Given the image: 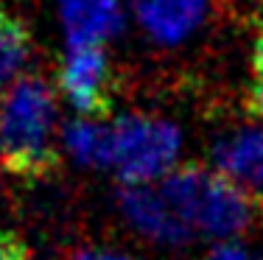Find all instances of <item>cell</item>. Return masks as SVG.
Instances as JSON below:
<instances>
[{"label":"cell","instance_id":"obj_1","mask_svg":"<svg viewBox=\"0 0 263 260\" xmlns=\"http://www.w3.org/2000/svg\"><path fill=\"white\" fill-rule=\"evenodd\" d=\"M56 101L42 76H20L0 92V168L17 176H45L56 168Z\"/></svg>","mask_w":263,"mask_h":260},{"label":"cell","instance_id":"obj_2","mask_svg":"<svg viewBox=\"0 0 263 260\" xmlns=\"http://www.w3.org/2000/svg\"><path fill=\"white\" fill-rule=\"evenodd\" d=\"M160 193L191 230L210 238H233L252 221V199L247 190L218 171L199 165L174 168L162 179Z\"/></svg>","mask_w":263,"mask_h":260},{"label":"cell","instance_id":"obj_3","mask_svg":"<svg viewBox=\"0 0 263 260\" xmlns=\"http://www.w3.org/2000/svg\"><path fill=\"white\" fill-rule=\"evenodd\" d=\"M179 129L168 121L126 115L112 123V168L126 185L168 176L179 157Z\"/></svg>","mask_w":263,"mask_h":260},{"label":"cell","instance_id":"obj_4","mask_svg":"<svg viewBox=\"0 0 263 260\" xmlns=\"http://www.w3.org/2000/svg\"><path fill=\"white\" fill-rule=\"evenodd\" d=\"M59 87L81 117L101 121L112 109V73L101 45L70 48L59 70Z\"/></svg>","mask_w":263,"mask_h":260},{"label":"cell","instance_id":"obj_5","mask_svg":"<svg viewBox=\"0 0 263 260\" xmlns=\"http://www.w3.org/2000/svg\"><path fill=\"white\" fill-rule=\"evenodd\" d=\"M118 210L137 232L157 244L179 246L191 238V227L174 213L165 196L148 185H123L118 190Z\"/></svg>","mask_w":263,"mask_h":260},{"label":"cell","instance_id":"obj_6","mask_svg":"<svg viewBox=\"0 0 263 260\" xmlns=\"http://www.w3.org/2000/svg\"><path fill=\"white\" fill-rule=\"evenodd\" d=\"M140 28L160 45L191 39L204 23L208 0H129Z\"/></svg>","mask_w":263,"mask_h":260},{"label":"cell","instance_id":"obj_7","mask_svg":"<svg viewBox=\"0 0 263 260\" xmlns=\"http://www.w3.org/2000/svg\"><path fill=\"white\" fill-rule=\"evenodd\" d=\"M67 48L104 45L123 28L121 0H59Z\"/></svg>","mask_w":263,"mask_h":260},{"label":"cell","instance_id":"obj_8","mask_svg":"<svg viewBox=\"0 0 263 260\" xmlns=\"http://www.w3.org/2000/svg\"><path fill=\"white\" fill-rule=\"evenodd\" d=\"M216 171L247 190L263 193V129H243L213 146Z\"/></svg>","mask_w":263,"mask_h":260},{"label":"cell","instance_id":"obj_9","mask_svg":"<svg viewBox=\"0 0 263 260\" xmlns=\"http://www.w3.org/2000/svg\"><path fill=\"white\" fill-rule=\"evenodd\" d=\"M70 157L90 168H112V126L90 117H76L62 132Z\"/></svg>","mask_w":263,"mask_h":260},{"label":"cell","instance_id":"obj_10","mask_svg":"<svg viewBox=\"0 0 263 260\" xmlns=\"http://www.w3.org/2000/svg\"><path fill=\"white\" fill-rule=\"evenodd\" d=\"M26 56H28V31H26V26H23L14 14L0 9V92L14 82V76L23 67Z\"/></svg>","mask_w":263,"mask_h":260},{"label":"cell","instance_id":"obj_11","mask_svg":"<svg viewBox=\"0 0 263 260\" xmlns=\"http://www.w3.org/2000/svg\"><path fill=\"white\" fill-rule=\"evenodd\" d=\"M252 70H255V84H252V92H249V109L258 117H263V34L255 42Z\"/></svg>","mask_w":263,"mask_h":260},{"label":"cell","instance_id":"obj_12","mask_svg":"<svg viewBox=\"0 0 263 260\" xmlns=\"http://www.w3.org/2000/svg\"><path fill=\"white\" fill-rule=\"evenodd\" d=\"M0 260H28L23 241L3 230H0Z\"/></svg>","mask_w":263,"mask_h":260},{"label":"cell","instance_id":"obj_13","mask_svg":"<svg viewBox=\"0 0 263 260\" xmlns=\"http://www.w3.org/2000/svg\"><path fill=\"white\" fill-rule=\"evenodd\" d=\"M210 260H255V257L238 244H218L216 249L210 252Z\"/></svg>","mask_w":263,"mask_h":260},{"label":"cell","instance_id":"obj_14","mask_svg":"<svg viewBox=\"0 0 263 260\" xmlns=\"http://www.w3.org/2000/svg\"><path fill=\"white\" fill-rule=\"evenodd\" d=\"M73 260H132L126 255H118V252H101V249H84L79 252Z\"/></svg>","mask_w":263,"mask_h":260}]
</instances>
